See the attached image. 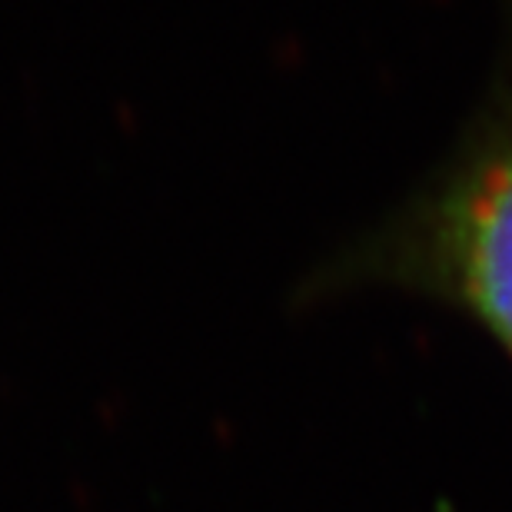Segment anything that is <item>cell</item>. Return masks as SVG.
I'll list each match as a JSON object with an SVG mask.
<instances>
[{
  "label": "cell",
  "mask_w": 512,
  "mask_h": 512,
  "mask_svg": "<svg viewBox=\"0 0 512 512\" xmlns=\"http://www.w3.org/2000/svg\"><path fill=\"white\" fill-rule=\"evenodd\" d=\"M373 256L466 310L512 356V104L389 227Z\"/></svg>",
  "instance_id": "obj_1"
}]
</instances>
